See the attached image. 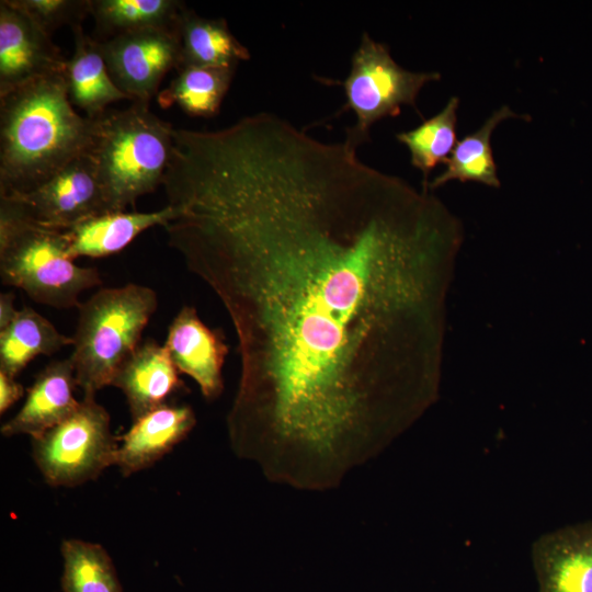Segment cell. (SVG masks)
<instances>
[{
  "label": "cell",
  "instance_id": "6da1fadb",
  "mask_svg": "<svg viewBox=\"0 0 592 592\" xmlns=\"http://www.w3.org/2000/svg\"><path fill=\"white\" fill-rule=\"evenodd\" d=\"M162 185L168 242L237 335V456L326 490L436 401L464 235L429 190L265 112L182 134Z\"/></svg>",
  "mask_w": 592,
  "mask_h": 592
},
{
  "label": "cell",
  "instance_id": "7a4b0ae2",
  "mask_svg": "<svg viewBox=\"0 0 592 592\" xmlns=\"http://www.w3.org/2000/svg\"><path fill=\"white\" fill-rule=\"evenodd\" d=\"M96 119L71 104L64 73L32 80L0 96V196L30 192L90 153Z\"/></svg>",
  "mask_w": 592,
  "mask_h": 592
},
{
  "label": "cell",
  "instance_id": "3957f363",
  "mask_svg": "<svg viewBox=\"0 0 592 592\" xmlns=\"http://www.w3.org/2000/svg\"><path fill=\"white\" fill-rule=\"evenodd\" d=\"M148 105L133 102L127 109L105 112L96 118L90 156L106 212L126 210L162 184L171 159L174 127Z\"/></svg>",
  "mask_w": 592,
  "mask_h": 592
},
{
  "label": "cell",
  "instance_id": "277c9868",
  "mask_svg": "<svg viewBox=\"0 0 592 592\" xmlns=\"http://www.w3.org/2000/svg\"><path fill=\"white\" fill-rule=\"evenodd\" d=\"M0 277L42 305L79 307L82 292L102 284L95 267L68 257L64 231L32 220L12 197L0 196Z\"/></svg>",
  "mask_w": 592,
  "mask_h": 592
},
{
  "label": "cell",
  "instance_id": "5b68a950",
  "mask_svg": "<svg viewBox=\"0 0 592 592\" xmlns=\"http://www.w3.org/2000/svg\"><path fill=\"white\" fill-rule=\"evenodd\" d=\"M157 306V293L136 283L103 287L80 304L69 358L83 396L95 397L112 386L121 366L140 345Z\"/></svg>",
  "mask_w": 592,
  "mask_h": 592
},
{
  "label": "cell",
  "instance_id": "8992f818",
  "mask_svg": "<svg viewBox=\"0 0 592 592\" xmlns=\"http://www.w3.org/2000/svg\"><path fill=\"white\" fill-rule=\"evenodd\" d=\"M31 443L37 468L54 487L96 479L115 465L118 447L109 412L92 396H83L68 418Z\"/></svg>",
  "mask_w": 592,
  "mask_h": 592
},
{
  "label": "cell",
  "instance_id": "52a82bcc",
  "mask_svg": "<svg viewBox=\"0 0 592 592\" xmlns=\"http://www.w3.org/2000/svg\"><path fill=\"white\" fill-rule=\"evenodd\" d=\"M440 78L439 72H415L402 68L385 44L364 32L352 56L350 72L341 82L346 98L345 107L356 117L344 140L357 149L368 139L373 124L398 115L401 105L415 107L423 86Z\"/></svg>",
  "mask_w": 592,
  "mask_h": 592
},
{
  "label": "cell",
  "instance_id": "ba28073f",
  "mask_svg": "<svg viewBox=\"0 0 592 592\" xmlns=\"http://www.w3.org/2000/svg\"><path fill=\"white\" fill-rule=\"evenodd\" d=\"M98 42L110 77L132 102L149 104L164 76L179 67L174 29L134 31Z\"/></svg>",
  "mask_w": 592,
  "mask_h": 592
},
{
  "label": "cell",
  "instance_id": "9c48e42d",
  "mask_svg": "<svg viewBox=\"0 0 592 592\" xmlns=\"http://www.w3.org/2000/svg\"><path fill=\"white\" fill-rule=\"evenodd\" d=\"M8 196L38 225L61 231L89 216L106 212L90 153L72 160L36 189Z\"/></svg>",
  "mask_w": 592,
  "mask_h": 592
},
{
  "label": "cell",
  "instance_id": "30bf717a",
  "mask_svg": "<svg viewBox=\"0 0 592 592\" xmlns=\"http://www.w3.org/2000/svg\"><path fill=\"white\" fill-rule=\"evenodd\" d=\"M67 59L27 14L0 1V96L41 77L64 73Z\"/></svg>",
  "mask_w": 592,
  "mask_h": 592
},
{
  "label": "cell",
  "instance_id": "8fae6325",
  "mask_svg": "<svg viewBox=\"0 0 592 592\" xmlns=\"http://www.w3.org/2000/svg\"><path fill=\"white\" fill-rule=\"evenodd\" d=\"M163 345L178 371L190 376L206 399L221 395L229 349L220 329L206 326L196 309L185 305L172 319Z\"/></svg>",
  "mask_w": 592,
  "mask_h": 592
},
{
  "label": "cell",
  "instance_id": "7c38bea8",
  "mask_svg": "<svg viewBox=\"0 0 592 592\" xmlns=\"http://www.w3.org/2000/svg\"><path fill=\"white\" fill-rule=\"evenodd\" d=\"M532 557L539 592H592V521L542 535Z\"/></svg>",
  "mask_w": 592,
  "mask_h": 592
},
{
  "label": "cell",
  "instance_id": "4fadbf2b",
  "mask_svg": "<svg viewBox=\"0 0 592 592\" xmlns=\"http://www.w3.org/2000/svg\"><path fill=\"white\" fill-rule=\"evenodd\" d=\"M196 424L186 405L164 403L133 422L121 437L115 465L127 477L152 466L182 442Z\"/></svg>",
  "mask_w": 592,
  "mask_h": 592
},
{
  "label": "cell",
  "instance_id": "5bb4252c",
  "mask_svg": "<svg viewBox=\"0 0 592 592\" xmlns=\"http://www.w3.org/2000/svg\"><path fill=\"white\" fill-rule=\"evenodd\" d=\"M76 380L70 358L47 364L27 388L20 411L2 424L5 437L26 434L37 439L68 418L79 402L73 396Z\"/></svg>",
  "mask_w": 592,
  "mask_h": 592
},
{
  "label": "cell",
  "instance_id": "9a60e30c",
  "mask_svg": "<svg viewBox=\"0 0 592 592\" xmlns=\"http://www.w3.org/2000/svg\"><path fill=\"white\" fill-rule=\"evenodd\" d=\"M179 373L164 345L149 339L121 366L112 386L125 395L134 422L183 387Z\"/></svg>",
  "mask_w": 592,
  "mask_h": 592
},
{
  "label": "cell",
  "instance_id": "2e32d148",
  "mask_svg": "<svg viewBox=\"0 0 592 592\" xmlns=\"http://www.w3.org/2000/svg\"><path fill=\"white\" fill-rule=\"evenodd\" d=\"M172 216L173 209L169 205L149 213L119 210L89 216L64 230L68 257L76 260L118 253L143 231L163 227Z\"/></svg>",
  "mask_w": 592,
  "mask_h": 592
},
{
  "label": "cell",
  "instance_id": "e0dca14e",
  "mask_svg": "<svg viewBox=\"0 0 592 592\" xmlns=\"http://www.w3.org/2000/svg\"><path fill=\"white\" fill-rule=\"evenodd\" d=\"M73 54L67 59L64 78L71 104L92 119L101 117L109 104L130 100L113 82L99 48V42L83 32L82 25L71 29Z\"/></svg>",
  "mask_w": 592,
  "mask_h": 592
},
{
  "label": "cell",
  "instance_id": "ac0fdd59",
  "mask_svg": "<svg viewBox=\"0 0 592 592\" xmlns=\"http://www.w3.org/2000/svg\"><path fill=\"white\" fill-rule=\"evenodd\" d=\"M179 67L236 68L250 53L231 33L224 19L200 16L184 4L174 24ZM177 68V69H178Z\"/></svg>",
  "mask_w": 592,
  "mask_h": 592
},
{
  "label": "cell",
  "instance_id": "d6986e66",
  "mask_svg": "<svg viewBox=\"0 0 592 592\" xmlns=\"http://www.w3.org/2000/svg\"><path fill=\"white\" fill-rule=\"evenodd\" d=\"M72 343V337L62 334L35 309L24 306L0 330V371L15 378L36 356L53 355Z\"/></svg>",
  "mask_w": 592,
  "mask_h": 592
},
{
  "label": "cell",
  "instance_id": "ffe728a7",
  "mask_svg": "<svg viewBox=\"0 0 592 592\" xmlns=\"http://www.w3.org/2000/svg\"><path fill=\"white\" fill-rule=\"evenodd\" d=\"M510 117L524 118L525 115L513 112L508 105L496 110L476 132L457 141L446 160V169L424 190H434L451 180L474 181L489 186H500L497 167L491 149V134L496 126Z\"/></svg>",
  "mask_w": 592,
  "mask_h": 592
},
{
  "label": "cell",
  "instance_id": "44dd1931",
  "mask_svg": "<svg viewBox=\"0 0 592 592\" xmlns=\"http://www.w3.org/2000/svg\"><path fill=\"white\" fill-rule=\"evenodd\" d=\"M236 68L185 66L177 69L170 84L158 93L162 107L177 104L195 117H212L219 112Z\"/></svg>",
  "mask_w": 592,
  "mask_h": 592
},
{
  "label": "cell",
  "instance_id": "7402d4cb",
  "mask_svg": "<svg viewBox=\"0 0 592 592\" xmlns=\"http://www.w3.org/2000/svg\"><path fill=\"white\" fill-rule=\"evenodd\" d=\"M183 5L177 0H90V14L106 39L147 29L173 30Z\"/></svg>",
  "mask_w": 592,
  "mask_h": 592
},
{
  "label": "cell",
  "instance_id": "603a6c76",
  "mask_svg": "<svg viewBox=\"0 0 592 592\" xmlns=\"http://www.w3.org/2000/svg\"><path fill=\"white\" fill-rule=\"evenodd\" d=\"M60 553L62 592H123L112 558L100 544L65 539Z\"/></svg>",
  "mask_w": 592,
  "mask_h": 592
},
{
  "label": "cell",
  "instance_id": "cb8c5ba5",
  "mask_svg": "<svg viewBox=\"0 0 592 592\" xmlns=\"http://www.w3.org/2000/svg\"><path fill=\"white\" fill-rule=\"evenodd\" d=\"M459 100L452 96L441 112L423 121L415 128L396 135L410 152L412 166L423 173V189L429 173L446 162L457 144L456 122Z\"/></svg>",
  "mask_w": 592,
  "mask_h": 592
},
{
  "label": "cell",
  "instance_id": "d4e9b609",
  "mask_svg": "<svg viewBox=\"0 0 592 592\" xmlns=\"http://www.w3.org/2000/svg\"><path fill=\"white\" fill-rule=\"evenodd\" d=\"M49 36L59 27L82 25L90 0H10Z\"/></svg>",
  "mask_w": 592,
  "mask_h": 592
},
{
  "label": "cell",
  "instance_id": "484cf974",
  "mask_svg": "<svg viewBox=\"0 0 592 592\" xmlns=\"http://www.w3.org/2000/svg\"><path fill=\"white\" fill-rule=\"evenodd\" d=\"M23 395V386L14 377L0 371V414H3Z\"/></svg>",
  "mask_w": 592,
  "mask_h": 592
},
{
  "label": "cell",
  "instance_id": "4316f807",
  "mask_svg": "<svg viewBox=\"0 0 592 592\" xmlns=\"http://www.w3.org/2000/svg\"><path fill=\"white\" fill-rule=\"evenodd\" d=\"M14 297L11 292L1 293L0 295V330L7 327L19 311L14 307Z\"/></svg>",
  "mask_w": 592,
  "mask_h": 592
}]
</instances>
